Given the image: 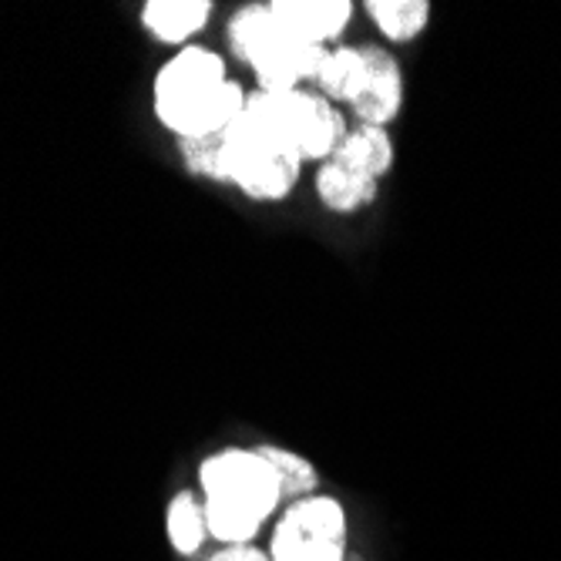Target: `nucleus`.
I'll list each match as a JSON object with an SVG mask.
<instances>
[{"label": "nucleus", "instance_id": "423d86ee", "mask_svg": "<svg viewBox=\"0 0 561 561\" xmlns=\"http://www.w3.org/2000/svg\"><path fill=\"white\" fill-rule=\"evenodd\" d=\"M299 169H302L299 148H293V145L270 148L266 156L252 165V172L239 182V188L256 202H283L296 188Z\"/></svg>", "mask_w": 561, "mask_h": 561}, {"label": "nucleus", "instance_id": "4468645a", "mask_svg": "<svg viewBox=\"0 0 561 561\" xmlns=\"http://www.w3.org/2000/svg\"><path fill=\"white\" fill-rule=\"evenodd\" d=\"M256 450L266 457V461L273 465L276 478H279V491H283V501H302L317 494L320 488V474L317 468L306 461L302 454L289 450V447H279V444H256Z\"/></svg>", "mask_w": 561, "mask_h": 561}, {"label": "nucleus", "instance_id": "0eeeda50", "mask_svg": "<svg viewBox=\"0 0 561 561\" xmlns=\"http://www.w3.org/2000/svg\"><path fill=\"white\" fill-rule=\"evenodd\" d=\"M209 14V0H148L141 11V24L165 44H185L206 27Z\"/></svg>", "mask_w": 561, "mask_h": 561}, {"label": "nucleus", "instance_id": "f3484780", "mask_svg": "<svg viewBox=\"0 0 561 561\" xmlns=\"http://www.w3.org/2000/svg\"><path fill=\"white\" fill-rule=\"evenodd\" d=\"M209 561H273V558L252 545H229V548H219Z\"/></svg>", "mask_w": 561, "mask_h": 561}, {"label": "nucleus", "instance_id": "f8f14e48", "mask_svg": "<svg viewBox=\"0 0 561 561\" xmlns=\"http://www.w3.org/2000/svg\"><path fill=\"white\" fill-rule=\"evenodd\" d=\"M346 138V118L333 108V101H327L323 94L317 98V108L306 122L302 135H299V156L302 162H330L336 156V148Z\"/></svg>", "mask_w": 561, "mask_h": 561}, {"label": "nucleus", "instance_id": "2eb2a0df", "mask_svg": "<svg viewBox=\"0 0 561 561\" xmlns=\"http://www.w3.org/2000/svg\"><path fill=\"white\" fill-rule=\"evenodd\" d=\"M169 541L179 554H195L202 548V541H206L209 535V525H206V504H198L195 494L182 491L172 497L169 504Z\"/></svg>", "mask_w": 561, "mask_h": 561}, {"label": "nucleus", "instance_id": "39448f33", "mask_svg": "<svg viewBox=\"0 0 561 561\" xmlns=\"http://www.w3.org/2000/svg\"><path fill=\"white\" fill-rule=\"evenodd\" d=\"M273 14L286 34L302 44H323L340 37L353 18L350 0H273Z\"/></svg>", "mask_w": 561, "mask_h": 561}, {"label": "nucleus", "instance_id": "1a4fd4ad", "mask_svg": "<svg viewBox=\"0 0 561 561\" xmlns=\"http://www.w3.org/2000/svg\"><path fill=\"white\" fill-rule=\"evenodd\" d=\"M226 37H229L232 55L252 68V61H256L270 44H276L283 37V27L270 4H245L229 18Z\"/></svg>", "mask_w": 561, "mask_h": 561}, {"label": "nucleus", "instance_id": "7ed1b4c3", "mask_svg": "<svg viewBox=\"0 0 561 561\" xmlns=\"http://www.w3.org/2000/svg\"><path fill=\"white\" fill-rule=\"evenodd\" d=\"M346 512L336 497L310 494L293 501L279 518L270 545L273 561H343Z\"/></svg>", "mask_w": 561, "mask_h": 561}, {"label": "nucleus", "instance_id": "ddd939ff", "mask_svg": "<svg viewBox=\"0 0 561 561\" xmlns=\"http://www.w3.org/2000/svg\"><path fill=\"white\" fill-rule=\"evenodd\" d=\"M367 11H370L374 24L380 27V34L390 37L393 44L414 41L431 21L427 0H370Z\"/></svg>", "mask_w": 561, "mask_h": 561}, {"label": "nucleus", "instance_id": "f03ea898", "mask_svg": "<svg viewBox=\"0 0 561 561\" xmlns=\"http://www.w3.org/2000/svg\"><path fill=\"white\" fill-rule=\"evenodd\" d=\"M202 491L209 504L232 507L256 522H266L283 501L279 478L256 447H229L202 465Z\"/></svg>", "mask_w": 561, "mask_h": 561}, {"label": "nucleus", "instance_id": "20e7f679", "mask_svg": "<svg viewBox=\"0 0 561 561\" xmlns=\"http://www.w3.org/2000/svg\"><path fill=\"white\" fill-rule=\"evenodd\" d=\"M364 55H367V84L350 108L360 118V125L387 128L403 108V71L397 58L387 55L383 47L364 44Z\"/></svg>", "mask_w": 561, "mask_h": 561}, {"label": "nucleus", "instance_id": "9b49d317", "mask_svg": "<svg viewBox=\"0 0 561 561\" xmlns=\"http://www.w3.org/2000/svg\"><path fill=\"white\" fill-rule=\"evenodd\" d=\"M317 84H320V94L327 101H346V105H353V101L360 98L364 84H367V55H364V47H350V44L346 47H333Z\"/></svg>", "mask_w": 561, "mask_h": 561}, {"label": "nucleus", "instance_id": "f257e3e1", "mask_svg": "<svg viewBox=\"0 0 561 561\" xmlns=\"http://www.w3.org/2000/svg\"><path fill=\"white\" fill-rule=\"evenodd\" d=\"M245 108V91L226 78V65L209 47H182L156 75V115L179 138L222 131Z\"/></svg>", "mask_w": 561, "mask_h": 561}, {"label": "nucleus", "instance_id": "9d476101", "mask_svg": "<svg viewBox=\"0 0 561 561\" xmlns=\"http://www.w3.org/2000/svg\"><path fill=\"white\" fill-rule=\"evenodd\" d=\"M377 192H380V182L377 179L346 172L336 162H323L320 172H317V195H320V202H323L330 213H340V216L360 213V209L374 206Z\"/></svg>", "mask_w": 561, "mask_h": 561}, {"label": "nucleus", "instance_id": "6e6552de", "mask_svg": "<svg viewBox=\"0 0 561 561\" xmlns=\"http://www.w3.org/2000/svg\"><path fill=\"white\" fill-rule=\"evenodd\" d=\"M336 165H343L346 172L356 175H370V179H383L393 165V145L387 128H374V125H356L353 131H346L343 145L336 148V156L330 159Z\"/></svg>", "mask_w": 561, "mask_h": 561}, {"label": "nucleus", "instance_id": "dca6fc26", "mask_svg": "<svg viewBox=\"0 0 561 561\" xmlns=\"http://www.w3.org/2000/svg\"><path fill=\"white\" fill-rule=\"evenodd\" d=\"M182 162L188 165L192 175L226 182V138L222 131L202 135V138H179Z\"/></svg>", "mask_w": 561, "mask_h": 561}]
</instances>
